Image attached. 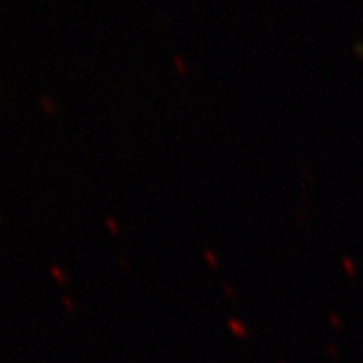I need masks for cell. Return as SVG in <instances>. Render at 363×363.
Returning a JSON list of instances; mask_svg holds the SVG:
<instances>
[{
  "label": "cell",
  "instance_id": "obj_1",
  "mask_svg": "<svg viewBox=\"0 0 363 363\" xmlns=\"http://www.w3.org/2000/svg\"><path fill=\"white\" fill-rule=\"evenodd\" d=\"M106 225H109V232H111V234H114V236H116V234H119L118 225L114 224L113 219H106Z\"/></svg>",
  "mask_w": 363,
  "mask_h": 363
},
{
  "label": "cell",
  "instance_id": "obj_2",
  "mask_svg": "<svg viewBox=\"0 0 363 363\" xmlns=\"http://www.w3.org/2000/svg\"><path fill=\"white\" fill-rule=\"evenodd\" d=\"M173 61L178 64V71H180V74H187V69L183 67V64H182V61H180V57H178V55H175Z\"/></svg>",
  "mask_w": 363,
  "mask_h": 363
}]
</instances>
